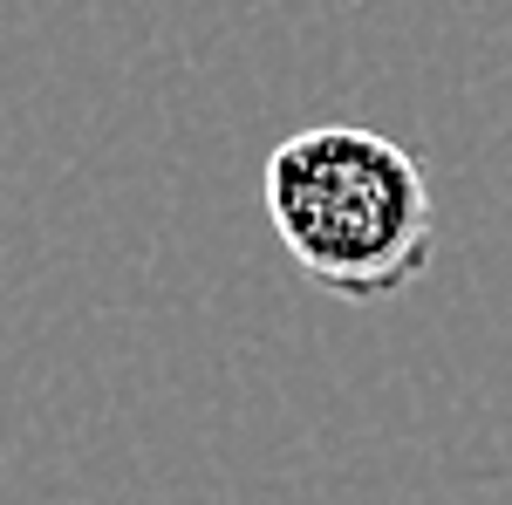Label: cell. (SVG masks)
Returning a JSON list of instances; mask_svg holds the SVG:
<instances>
[{
  "mask_svg": "<svg viewBox=\"0 0 512 505\" xmlns=\"http://www.w3.org/2000/svg\"><path fill=\"white\" fill-rule=\"evenodd\" d=\"M260 192L280 253L335 301H396L437 260V198L424 164L362 123L280 137Z\"/></svg>",
  "mask_w": 512,
  "mask_h": 505,
  "instance_id": "1",
  "label": "cell"
}]
</instances>
